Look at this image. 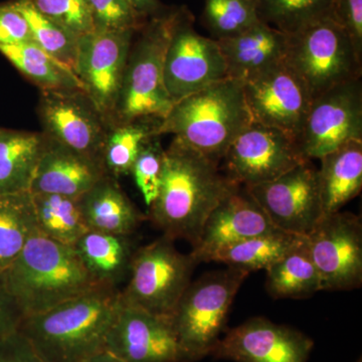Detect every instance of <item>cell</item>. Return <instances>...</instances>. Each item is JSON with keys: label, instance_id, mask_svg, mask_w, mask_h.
<instances>
[{"label": "cell", "instance_id": "cell-1", "mask_svg": "<svg viewBox=\"0 0 362 362\" xmlns=\"http://www.w3.org/2000/svg\"><path fill=\"white\" fill-rule=\"evenodd\" d=\"M235 185L220 164L173 137L164 149L158 194L147 218L169 239L194 247L209 214Z\"/></svg>", "mask_w": 362, "mask_h": 362}, {"label": "cell", "instance_id": "cell-2", "mask_svg": "<svg viewBox=\"0 0 362 362\" xmlns=\"http://www.w3.org/2000/svg\"><path fill=\"white\" fill-rule=\"evenodd\" d=\"M120 289H96L42 313L23 317L18 332L45 362H84L106 350L120 309Z\"/></svg>", "mask_w": 362, "mask_h": 362}, {"label": "cell", "instance_id": "cell-3", "mask_svg": "<svg viewBox=\"0 0 362 362\" xmlns=\"http://www.w3.org/2000/svg\"><path fill=\"white\" fill-rule=\"evenodd\" d=\"M0 275L23 317L49 310L102 286L90 275L75 247L39 232Z\"/></svg>", "mask_w": 362, "mask_h": 362}, {"label": "cell", "instance_id": "cell-4", "mask_svg": "<svg viewBox=\"0 0 362 362\" xmlns=\"http://www.w3.org/2000/svg\"><path fill=\"white\" fill-rule=\"evenodd\" d=\"M243 86L228 78L183 98L159 124L158 135H173L221 164L233 140L252 122Z\"/></svg>", "mask_w": 362, "mask_h": 362}, {"label": "cell", "instance_id": "cell-5", "mask_svg": "<svg viewBox=\"0 0 362 362\" xmlns=\"http://www.w3.org/2000/svg\"><path fill=\"white\" fill-rule=\"evenodd\" d=\"M180 7H168L135 33L112 125L139 119L162 121L175 105L164 83V62Z\"/></svg>", "mask_w": 362, "mask_h": 362}, {"label": "cell", "instance_id": "cell-6", "mask_svg": "<svg viewBox=\"0 0 362 362\" xmlns=\"http://www.w3.org/2000/svg\"><path fill=\"white\" fill-rule=\"evenodd\" d=\"M247 272L226 267L190 283L171 317L181 362L211 356L225 331L228 312Z\"/></svg>", "mask_w": 362, "mask_h": 362}, {"label": "cell", "instance_id": "cell-7", "mask_svg": "<svg viewBox=\"0 0 362 362\" xmlns=\"http://www.w3.org/2000/svg\"><path fill=\"white\" fill-rule=\"evenodd\" d=\"M288 35L285 64L304 83L312 100L361 78L362 61L341 26L330 16Z\"/></svg>", "mask_w": 362, "mask_h": 362}, {"label": "cell", "instance_id": "cell-8", "mask_svg": "<svg viewBox=\"0 0 362 362\" xmlns=\"http://www.w3.org/2000/svg\"><path fill=\"white\" fill-rule=\"evenodd\" d=\"M197 265L192 255L182 254L176 249L175 240L162 235L136 250L127 284L120 290L121 300L171 319Z\"/></svg>", "mask_w": 362, "mask_h": 362}, {"label": "cell", "instance_id": "cell-9", "mask_svg": "<svg viewBox=\"0 0 362 362\" xmlns=\"http://www.w3.org/2000/svg\"><path fill=\"white\" fill-rule=\"evenodd\" d=\"M194 23L192 13L181 6L164 62V83L173 103L228 78L218 40L197 33Z\"/></svg>", "mask_w": 362, "mask_h": 362}, {"label": "cell", "instance_id": "cell-10", "mask_svg": "<svg viewBox=\"0 0 362 362\" xmlns=\"http://www.w3.org/2000/svg\"><path fill=\"white\" fill-rule=\"evenodd\" d=\"M321 291H349L362 284V223L346 211L323 214L306 235Z\"/></svg>", "mask_w": 362, "mask_h": 362}, {"label": "cell", "instance_id": "cell-11", "mask_svg": "<svg viewBox=\"0 0 362 362\" xmlns=\"http://www.w3.org/2000/svg\"><path fill=\"white\" fill-rule=\"evenodd\" d=\"M306 160L295 138L252 122L233 140L221 162L228 180L251 187L276 180Z\"/></svg>", "mask_w": 362, "mask_h": 362}, {"label": "cell", "instance_id": "cell-12", "mask_svg": "<svg viewBox=\"0 0 362 362\" xmlns=\"http://www.w3.org/2000/svg\"><path fill=\"white\" fill-rule=\"evenodd\" d=\"M37 116L49 139L102 162L112 124L84 90H40Z\"/></svg>", "mask_w": 362, "mask_h": 362}, {"label": "cell", "instance_id": "cell-13", "mask_svg": "<svg viewBox=\"0 0 362 362\" xmlns=\"http://www.w3.org/2000/svg\"><path fill=\"white\" fill-rule=\"evenodd\" d=\"M362 141L361 78L312 100L298 143L305 158H322L349 143Z\"/></svg>", "mask_w": 362, "mask_h": 362}, {"label": "cell", "instance_id": "cell-14", "mask_svg": "<svg viewBox=\"0 0 362 362\" xmlns=\"http://www.w3.org/2000/svg\"><path fill=\"white\" fill-rule=\"evenodd\" d=\"M246 188L272 225L282 232L307 235L323 216L318 168L312 160L276 180Z\"/></svg>", "mask_w": 362, "mask_h": 362}, {"label": "cell", "instance_id": "cell-15", "mask_svg": "<svg viewBox=\"0 0 362 362\" xmlns=\"http://www.w3.org/2000/svg\"><path fill=\"white\" fill-rule=\"evenodd\" d=\"M136 32H93L78 39L75 74L86 94L111 124Z\"/></svg>", "mask_w": 362, "mask_h": 362}, {"label": "cell", "instance_id": "cell-16", "mask_svg": "<svg viewBox=\"0 0 362 362\" xmlns=\"http://www.w3.org/2000/svg\"><path fill=\"white\" fill-rule=\"evenodd\" d=\"M252 122L299 139L312 99L304 83L285 62L243 86Z\"/></svg>", "mask_w": 362, "mask_h": 362}, {"label": "cell", "instance_id": "cell-17", "mask_svg": "<svg viewBox=\"0 0 362 362\" xmlns=\"http://www.w3.org/2000/svg\"><path fill=\"white\" fill-rule=\"evenodd\" d=\"M313 347L301 331L255 317L228 330L211 356L235 362H307Z\"/></svg>", "mask_w": 362, "mask_h": 362}, {"label": "cell", "instance_id": "cell-18", "mask_svg": "<svg viewBox=\"0 0 362 362\" xmlns=\"http://www.w3.org/2000/svg\"><path fill=\"white\" fill-rule=\"evenodd\" d=\"M106 350L124 362H181L171 319L123 302L109 331Z\"/></svg>", "mask_w": 362, "mask_h": 362}, {"label": "cell", "instance_id": "cell-19", "mask_svg": "<svg viewBox=\"0 0 362 362\" xmlns=\"http://www.w3.org/2000/svg\"><path fill=\"white\" fill-rule=\"evenodd\" d=\"M275 230L247 188L235 185L209 214L190 255L199 264L211 262L225 247Z\"/></svg>", "mask_w": 362, "mask_h": 362}, {"label": "cell", "instance_id": "cell-20", "mask_svg": "<svg viewBox=\"0 0 362 362\" xmlns=\"http://www.w3.org/2000/svg\"><path fill=\"white\" fill-rule=\"evenodd\" d=\"M105 175L101 161L47 138L30 192L81 197Z\"/></svg>", "mask_w": 362, "mask_h": 362}, {"label": "cell", "instance_id": "cell-21", "mask_svg": "<svg viewBox=\"0 0 362 362\" xmlns=\"http://www.w3.org/2000/svg\"><path fill=\"white\" fill-rule=\"evenodd\" d=\"M218 42L228 78L245 83L285 61L289 35L259 21L240 35Z\"/></svg>", "mask_w": 362, "mask_h": 362}, {"label": "cell", "instance_id": "cell-22", "mask_svg": "<svg viewBox=\"0 0 362 362\" xmlns=\"http://www.w3.org/2000/svg\"><path fill=\"white\" fill-rule=\"evenodd\" d=\"M81 207L89 230L115 235H134L144 216L130 201L118 182L107 175L80 197Z\"/></svg>", "mask_w": 362, "mask_h": 362}, {"label": "cell", "instance_id": "cell-23", "mask_svg": "<svg viewBox=\"0 0 362 362\" xmlns=\"http://www.w3.org/2000/svg\"><path fill=\"white\" fill-rule=\"evenodd\" d=\"M76 252L100 285L116 288L127 281L137 246L133 235L88 230L76 243Z\"/></svg>", "mask_w": 362, "mask_h": 362}, {"label": "cell", "instance_id": "cell-24", "mask_svg": "<svg viewBox=\"0 0 362 362\" xmlns=\"http://www.w3.org/2000/svg\"><path fill=\"white\" fill-rule=\"evenodd\" d=\"M47 141L42 131L0 128V194L30 192Z\"/></svg>", "mask_w": 362, "mask_h": 362}, {"label": "cell", "instance_id": "cell-25", "mask_svg": "<svg viewBox=\"0 0 362 362\" xmlns=\"http://www.w3.org/2000/svg\"><path fill=\"white\" fill-rule=\"evenodd\" d=\"M318 168L323 214L342 211L362 189V141H354L326 154Z\"/></svg>", "mask_w": 362, "mask_h": 362}, {"label": "cell", "instance_id": "cell-26", "mask_svg": "<svg viewBox=\"0 0 362 362\" xmlns=\"http://www.w3.org/2000/svg\"><path fill=\"white\" fill-rule=\"evenodd\" d=\"M266 272L267 290L276 299H304L321 291L306 235Z\"/></svg>", "mask_w": 362, "mask_h": 362}, {"label": "cell", "instance_id": "cell-27", "mask_svg": "<svg viewBox=\"0 0 362 362\" xmlns=\"http://www.w3.org/2000/svg\"><path fill=\"white\" fill-rule=\"evenodd\" d=\"M0 52L40 90L83 89L73 71L52 58L35 42L1 45Z\"/></svg>", "mask_w": 362, "mask_h": 362}, {"label": "cell", "instance_id": "cell-28", "mask_svg": "<svg viewBox=\"0 0 362 362\" xmlns=\"http://www.w3.org/2000/svg\"><path fill=\"white\" fill-rule=\"evenodd\" d=\"M32 197L37 230L45 237L74 247L89 230L80 197L52 194H32Z\"/></svg>", "mask_w": 362, "mask_h": 362}, {"label": "cell", "instance_id": "cell-29", "mask_svg": "<svg viewBox=\"0 0 362 362\" xmlns=\"http://www.w3.org/2000/svg\"><path fill=\"white\" fill-rule=\"evenodd\" d=\"M37 232L32 194H0V274Z\"/></svg>", "mask_w": 362, "mask_h": 362}, {"label": "cell", "instance_id": "cell-30", "mask_svg": "<svg viewBox=\"0 0 362 362\" xmlns=\"http://www.w3.org/2000/svg\"><path fill=\"white\" fill-rule=\"evenodd\" d=\"M304 235L275 230L242 240L216 252L211 262L225 264L226 267L251 273L267 270L283 255L301 240Z\"/></svg>", "mask_w": 362, "mask_h": 362}, {"label": "cell", "instance_id": "cell-31", "mask_svg": "<svg viewBox=\"0 0 362 362\" xmlns=\"http://www.w3.org/2000/svg\"><path fill=\"white\" fill-rule=\"evenodd\" d=\"M160 122L139 119L127 123L113 124L102 152V163L107 175L116 178L129 175L133 164L145 144L152 138L158 137Z\"/></svg>", "mask_w": 362, "mask_h": 362}, {"label": "cell", "instance_id": "cell-32", "mask_svg": "<svg viewBox=\"0 0 362 362\" xmlns=\"http://www.w3.org/2000/svg\"><path fill=\"white\" fill-rule=\"evenodd\" d=\"M11 4L28 21L33 42L52 58L75 73L78 54L77 35L40 13L28 0H11Z\"/></svg>", "mask_w": 362, "mask_h": 362}, {"label": "cell", "instance_id": "cell-33", "mask_svg": "<svg viewBox=\"0 0 362 362\" xmlns=\"http://www.w3.org/2000/svg\"><path fill=\"white\" fill-rule=\"evenodd\" d=\"M333 0H258L259 20L266 25L293 35L307 25L329 16Z\"/></svg>", "mask_w": 362, "mask_h": 362}, {"label": "cell", "instance_id": "cell-34", "mask_svg": "<svg viewBox=\"0 0 362 362\" xmlns=\"http://www.w3.org/2000/svg\"><path fill=\"white\" fill-rule=\"evenodd\" d=\"M202 18L216 40L235 37L259 21L252 0H204Z\"/></svg>", "mask_w": 362, "mask_h": 362}, {"label": "cell", "instance_id": "cell-35", "mask_svg": "<svg viewBox=\"0 0 362 362\" xmlns=\"http://www.w3.org/2000/svg\"><path fill=\"white\" fill-rule=\"evenodd\" d=\"M40 13L77 35L94 32L87 0H28Z\"/></svg>", "mask_w": 362, "mask_h": 362}, {"label": "cell", "instance_id": "cell-36", "mask_svg": "<svg viewBox=\"0 0 362 362\" xmlns=\"http://www.w3.org/2000/svg\"><path fill=\"white\" fill-rule=\"evenodd\" d=\"M159 138H152L145 144L131 169L130 175L134 178L147 207L156 201L160 185L164 149Z\"/></svg>", "mask_w": 362, "mask_h": 362}, {"label": "cell", "instance_id": "cell-37", "mask_svg": "<svg viewBox=\"0 0 362 362\" xmlns=\"http://www.w3.org/2000/svg\"><path fill=\"white\" fill-rule=\"evenodd\" d=\"M94 32L138 30L147 21L142 20L126 0H87Z\"/></svg>", "mask_w": 362, "mask_h": 362}, {"label": "cell", "instance_id": "cell-38", "mask_svg": "<svg viewBox=\"0 0 362 362\" xmlns=\"http://www.w3.org/2000/svg\"><path fill=\"white\" fill-rule=\"evenodd\" d=\"M329 16L341 26L362 61V0H333Z\"/></svg>", "mask_w": 362, "mask_h": 362}, {"label": "cell", "instance_id": "cell-39", "mask_svg": "<svg viewBox=\"0 0 362 362\" xmlns=\"http://www.w3.org/2000/svg\"><path fill=\"white\" fill-rule=\"evenodd\" d=\"M33 42L28 21L11 4H0V47Z\"/></svg>", "mask_w": 362, "mask_h": 362}, {"label": "cell", "instance_id": "cell-40", "mask_svg": "<svg viewBox=\"0 0 362 362\" xmlns=\"http://www.w3.org/2000/svg\"><path fill=\"white\" fill-rule=\"evenodd\" d=\"M0 362H45L18 331L0 340Z\"/></svg>", "mask_w": 362, "mask_h": 362}, {"label": "cell", "instance_id": "cell-41", "mask_svg": "<svg viewBox=\"0 0 362 362\" xmlns=\"http://www.w3.org/2000/svg\"><path fill=\"white\" fill-rule=\"evenodd\" d=\"M23 315L0 275V340L16 332Z\"/></svg>", "mask_w": 362, "mask_h": 362}, {"label": "cell", "instance_id": "cell-42", "mask_svg": "<svg viewBox=\"0 0 362 362\" xmlns=\"http://www.w3.org/2000/svg\"><path fill=\"white\" fill-rule=\"evenodd\" d=\"M126 2L144 21L156 18L168 8L160 0H126Z\"/></svg>", "mask_w": 362, "mask_h": 362}, {"label": "cell", "instance_id": "cell-43", "mask_svg": "<svg viewBox=\"0 0 362 362\" xmlns=\"http://www.w3.org/2000/svg\"><path fill=\"white\" fill-rule=\"evenodd\" d=\"M84 362H124L120 358L112 354L111 352L103 350V351L99 352V354H95V356L89 357L86 359Z\"/></svg>", "mask_w": 362, "mask_h": 362}, {"label": "cell", "instance_id": "cell-44", "mask_svg": "<svg viewBox=\"0 0 362 362\" xmlns=\"http://www.w3.org/2000/svg\"><path fill=\"white\" fill-rule=\"evenodd\" d=\"M252 1H254L255 4H257V1H258V0H252Z\"/></svg>", "mask_w": 362, "mask_h": 362}, {"label": "cell", "instance_id": "cell-45", "mask_svg": "<svg viewBox=\"0 0 362 362\" xmlns=\"http://www.w3.org/2000/svg\"><path fill=\"white\" fill-rule=\"evenodd\" d=\"M356 362H361V358H359Z\"/></svg>", "mask_w": 362, "mask_h": 362}]
</instances>
